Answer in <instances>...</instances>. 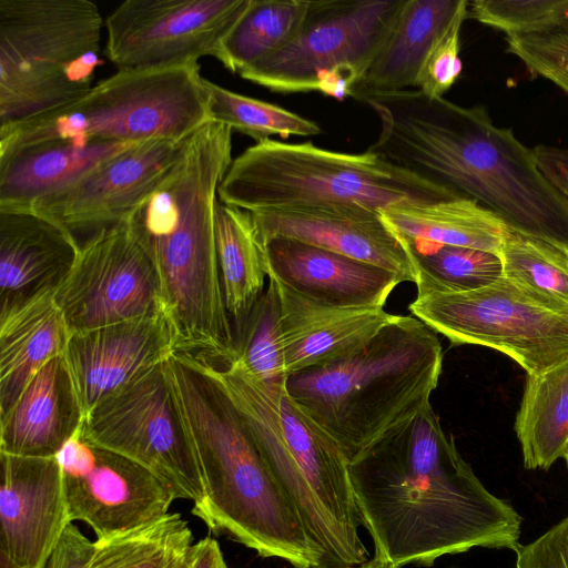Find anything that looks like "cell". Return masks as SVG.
I'll list each match as a JSON object with an SVG mask.
<instances>
[{"label": "cell", "instance_id": "cell-1", "mask_svg": "<svg viewBox=\"0 0 568 568\" xmlns=\"http://www.w3.org/2000/svg\"><path fill=\"white\" fill-rule=\"evenodd\" d=\"M349 477L375 555L400 568L520 545L521 516L483 485L430 404L351 462Z\"/></svg>", "mask_w": 568, "mask_h": 568}, {"label": "cell", "instance_id": "cell-2", "mask_svg": "<svg viewBox=\"0 0 568 568\" xmlns=\"http://www.w3.org/2000/svg\"><path fill=\"white\" fill-rule=\"evenodd\" d=\"M381 122L368 150L475 199L511 230L568 252V200L540 172L534 148L497 126L486 108L418 89L365 100Z\"/></svg>", "mask_w": 568, "mask_h": 568}, {"label": "cell", "instance_id": "cell-3", "mask_svg": "<svg viewBox=\"0 0 568 568\" xmlns=\"http://www.w3.org/2000/svg\"><path fill=\"white\" fill-rule=\"evenodd\" d=\"M232 131L213 121L196 130L169 174L125 221L155 266L175 353L220 368L236 358L215 243L217 191L233 161Z\"/></svg>", "mask_w": 568, "mask_h": 568}, {"label": "cell", "instance_id": "cell-4", "mask_svg": "<svg viewBox=\"0 0 568 568\" xmlns=\"http://www.w3.org/2000/svg\"><path fill=\"white\" fill-rule=\"evenodd\" d=\"M164 366L204 487V499L192 507V514L211 531L263 558H278L293 568H315L317 557L304 525L214 365L173 353Z\"/></svg>", "mask_w": 568, "mask_h": 568}, {"label": "cell", "instance_id": "cell-5", "mask_svg": "<svg viewBox=\"0 0 568 568\" xmlns=\"http://www.w3.org/2000/svg\"><path fill=\"white\" fill-rule=\"evenodd\" d=\"M215 371L295 507L317 557L315 568H356L368 560L349 462L336 442L295 403L286 382H258L234 362Z\"/></svg>", "mask_w": 568, "mask_h": 568}, {"label": "cell", "instance_id": "cell-6", "mask_svg": "<svg viewBox=\"0 0 568 568\" xmlns=\"http://www.w3.org/2000/svg\"><path fill=\"white\" fill-rule=\"evenodd\" d=\"M442 366L436 332L413 315H394L353 356L293 374L285 386L351 463L430 404Z\"/></svg>", "mask_w": 568, "mask_h": 568}, {"label": "cell", "instance_id": "cell-7", "mask_svg": "<svg viewBox=\"0 0 568 568\" xmlns=\"http://www.w3.org/2000/svg\"><path fill=\"white\" fill-rule=\"evenodd\" d=\"M460 195L371 150L351 154L274 139L233 159L217 191L220 202L248 212L328 204L386 211Z\"/></svg>", "mask_w": 568, "mask_h": 568}, {"label": "cell", "instance_id": "cell-8", "mask_svg": "<svg viewBox=\"0 0 568 568\" xmlns=\"http://www.w3.org/2000/svg\"><path fill=\"white\" fill-rule=\"evenodd\" d=\"M102 26L89 0H0V126L88 93L102 62Z\"/></svg>", "mask_w": 568, "mask_h": 568}, {"label": "cell", "instance_id": "cell-9", "mask_svg": "<svg viewBox=\"0 0 568 568\" xmlns=\"http://www.w3.org/2000/svg\"><path fill=\"white\" fill-rule=\"evenodd\" d=\"M207 121V91L197 62L118 70L63 108L0 126V155L49 140L181 142Z\"/></svg>", "mask_w": 568, "mask_h": 568}, {"label": "cell", "instance_id": "cell-10", "mask_svg": "<svg viewBox=\"0 0 568 568\" xmlns=\"http://www.w3.org/2000/svg\"><path fill=\"white\" fill-rule=\"evenodd\" d=\"M405 0L310 1L297 36L240 75L273 92L351 95L386 42Z\"/></svg>", "mask_w": 568, "mask_h": 568}, {"label": "cell", "instance_id": "cell-11", "mask_svg": "<svg viewBox=\"0 0 568 568\" xmlns=\"http://www.w3.org/2000/svg\"><path fill=\"white\" fill-rule=\"evenodd\" d=\"M408 310L453 345L493 348L527 375L568 359V313L542 305L505 276L475 291L416 297Z\"/></svg>", "mask_w": 568, "mask_h": 568}, {"label": "cell", "instance_id": "cell-12", "mask_svg": "<svg viewBox=\"0 0 568 568\" xmlns=\"http://www.w3.org/2000/svg\"><path fill=\"white\" fill-rule=\"evenodd\" d=\"M81 435L149 469L193 507L202 504L197 458L164 362L97 404L84 417Z\"/></svg>", "mask_w": 568, "mask_h": 568}, {"label": "cell", "instance_id": "cell-13", "mask_svg": "<svg viewBox=\"0 0 568 568\" xmlns=\"http://www.w3.org/2000/svg\"><path fill=\"white\" fill-rule=\"evenodd\" d=\"M250 0H126L106 18L105 54L118 70L163 69L216 57Z\"/></svg>", "mask_w": 568, "mask_h": 568}, {"label": "cell", "instance_id": "cell-14", "mask_svg": "<svg viewBox=\"0 0 568 568\" xmlns=\"http://www.w3.org/2000/svg\"><path fill=\"white\" fill-rule=\"evenodd\" d=\"M54 301L70 335L163 313L155 266L125 223L80 246Z\"/></svg>", "mask_w": 568, "mask_h": 568}, {"label": "cell", "instance_id": "cell-15", "mask_svg": "<svg viewBox=\"0 0 568 568\" xmlns=\"http://www.w3.org/2000/svg\"><path fill=\"white\" fill-rule=\"evenodd\" d=\"M81 427L55 456L72 523L87 524L97 539H103L169 514L178 497L165 481L138 463L84 439Z\"/></svg>", "mask_w": 568, "mask_h": 568}, {"label": "cell", "instance_id": "cell-16", "mask_svg": "<svg viewBox=\"0 0 568 568\" xmlns=\"http://www.w3.org/2000/svg\"><path fill=\"white\" fill-rule=\"evenodd\" d=\"M185 140H153L129 146L30 210L65 230L79 247L125 223L176 163Z\"/></svg>", "mask_w": 568, "mask_h": 568}, {"label": "cell", "instance_id": "cell-17", "mask_svg": "<svg viewBox=\"0 0 568 568\" xmlns=\"http://www.w3.org/2000/svg\"><path fill=\"white\" fill-rule=\"evenodd\" d=\"M0 551L20 568H43L72 523L54 457L0 453Z\"/></svg>", "mask_w": 568, "mask_h": 568}, {"label": "cell", "instance_id": "cell-18", "mask_svg": "<svg viewBox=\"0 0 568 568\" xmlns=\"http://www.w3.org/2000/svg\"><path fill=\"white\" fill-rule=\"evenodd\" d=\"M263 241L282 236L375 264L403 282L416 281L406 241L382 211L361 204H328L251 212Z\"/></svg>", "mask_w": 568, "mask_h": 568}, {"label": "cell", "instance_id": "cell-19", "mask_svg": "<svg viewBox=\"0 0 568 568\" xmlns=\"http://www.w3.org/2000/svg\"><path fill=\"white\" fill-rule=\"evenodd\" d=\"M173 353L171 329L160 312L72 334L63 356L85 417L101 400Z\"/></svg>", "mask_w": 568, "mask_h": 568}, {"label": "cell", "instance_id": "cell-20", "mask_svg": "<svg viewBox=\"0 0 568 568\" xmlns=\"http://www.w3.org/2000/svg\"><path fill=\"white\" fill-rule=\"evenodd\" d=\"M267 273L293 291L344 308L383 307L402 283L393 272L297 240L263 241Z\"/></svg>", "mask_w": 568, "mask_h": 568}, {"label": "cell", "instance_id": "cell-21", "mask_svg": "<svg viewBox=\"0 0 568 568\" xmlns=\"http://www.w3.org/2000/svg\"><path fill=\"white\" fill-rule=\"evenodd\" d=\"M275 282L287 377L353 356L394 317L383 307L331 306Z\"/></svg>", "mask_w": 568, "mask_h": 568}, {"label": "cell", "instance_id": "cell-22", "mask_svg": "<svg viewBox=\"0 0 568 568\" xmlns=\"http://www.w3.org/2000/svg\"><path fill=\"white\" fill-rule=\"evenodd\" d=\"M79 248L65 230L32 210L0 209V317L54 292Z\"/></svg>", "mask_w": 568, "mask_h": 568}, {"label": "cell", "instance_id": "cell-23", "mask_svg": "<svg viewBox=\"0 0 568 568\" xmlns=\"http://www.w3.org/2000/svg\"><path fill=\"white\" fill-rule=\"evenodd\" d=\"M84 415L63 355L50 359L0 416V453L54 457Z\"/></svg>", "mask_w": 568, "mask_h": 568}, {"label": "cell", "instance_id": "cell-24", "mask_svg": "<svg viewBox=\"0 0 568 568\" xmlns=\"http://www.w3.org/2000/svg\"><path fill=\"white\" fill-rule=\"evenodd\" d=\"M467 0H405L386 42L351 91L372 95L416 88L424 60Z\"/></svg>", "mask_w": 568, "mask_h": 568}, {"label": "cell", "instance_id": "cell-25", "mask_svg": "<svg viewBox=\"0 0 568 568\" xmlns=\"http://www.w3.org/2000/svg\"><path fill=\"white\" fill-rule=\"evenodd\" d=\"M131 145L49 140L0 155V209L30 210L40 197L67 186Z\"/></svg>", "mask_w": 568, "mask_h": 568}, {"label": "cell", "instance_id": "cell-26", "mask_svg": "<svg viewBox=\"0 0 568 568\" xmlns=\"http://www.w3.org/2000/svg\"><path fill=\"white\" fill-rule=\"evenodd\" d=\"M54 292L0 317V416L50 359L64 354L70 334Z\"/></svg>", "mask_w": 568, "mask_h": 568}, {"label": "cell", "instance_id": "cell-27", "mask_svg": "<svg viewBox=\"0 0 568 568\" xmlns=\"http://www.w3.org/2000/svg\"><path fill=\"white\" fill-rule=\"evenodd\" d=\"M215 243L235 346L268 278L264 242L251 212L217 201Z\"/></svg>", "mask_w": 568, "mask_h": 568}, {"label": "cell", "instance_id": "cell-28", "mask_svg": "<svg viewBox=\"0 0 568 568\" xmlns=\"http://www.w3.org/2000/svg\"><path fill=\"white\" fill-rule=\"evenodd\" d=\"M384 220L406 241L499 253L507 225L475 199L457 196L435 203L382 211Z\"/></svg>", "mask_w": 568, "mask_h": 568}, {"label": "cell", "instance_id": "cell-29", "mask_svg": "<svg viewBox=\"0 0 568 568\" xmlns=\"http://www.w3.org/2000/svg\"><path fill=\"white\" fill-rule=\"evenodd\" d=\"M515 430L524 466L548 469L568 448V359L527 375Z\"/></svg>", "mask_w": 568, "mask_h": 568}, {"label": "cell", "instance_id": "cell-30", "mask_svg": "<svg viewBox=\"0 0 568 568\" xmlns=\"http://www.w3.org/2000/svg\"><path fill=\"white\" fill-rule=\"evenodd\" d=\"M310 0H250L215 59L242 73L286 47L301 30Z\"/></svg>", "mask_w": 568, "mask_h": 568}, {"label": "cell", "instance_id": "cell-31", "mask_svg": "<svg viewBox=\"0 0 568 568\" xmlns=\"http://www.w3.org/2000/svg\"><path fill=\"white\" fill-rule=\"evenodd\" d=\"M192 540L187 521L178 513H169L93 541L87 568H180Z\"/></svg>", "mask_w": 568, "mask_h": 568}, {"label": "cell", "instance_id": "cell-32", "mask_svg": "<svg viewBox=\"0 0 568 568\" xmlns=\"http://www.w3.org/2000/svg\"><path fill=\"white\" fill-rule=\"evenodd\" d=\"M499 256L504 276L542 305L568 313V252L506 227Z\"/></svg>", "mask_w": 568, "mask_h": 568}, {"label": "cell", "instance_id": "cell-33", "mask_svg": "<svg viewBox=\"0 0 568 568\" xmlns=\"http://www.w3.org/2000/svg\"><path fill=\"white\" fill-rule=\"evenodd\" d=\"M406 243L416 270L417 297L475 291L504 276L503 262L497 253L450 245Z\"/></svg>", "mask_w": 568, "mask_h": 568}, {"label": "cell", "instance_id": "cell-34", "mask_svg": "<svg viewBox=\"0 0 568 568\" xmlns=\"http://www.w3.org/2000/svg\"><path fill=\"white\" fill-rule=\"evenodd\" d=\"M209 121L224 124L257 142L280 136L321 134L318 124L273 103L246 97L204 79Z\"/></svg>", "mask_w": 568, "mask_h": 568}, {"label": "cell", "instance_id": "cell-35", "mask_svg": "<svg viewBox=\"0 0 568 568\" xmlns=\"http://www.w3.org/2000/svg\"><path fill=\"white\" fill-rule=\"evenodd\" d=\"M234 363L248 376L262 383H285L287 379L281 304L276 282L272 276H268L266 288L236 341Z\"/></svg>", "mask_w": 568, "mask_h": 568}, {"label": "cell", "instance_id": "cell-36", "mask_svg": "<svg viewBox=\"0 0 568 568\" xmlns=\"http://www.w3.org/2000/svg\"><path fill=\"white\" fill-rule=\"evenodd\" d=\"M468 14L507 37L537 34L568 21V0H475Z\"/></svg>", "mask_w": 568, "mask_h": 568}, {"label": "cell", "instance_id": "cell-37", "mask_svg": "<svg viewBox=\"0 0 568 568\" xmlns=\"http://www.w3.org/2000/svg\"><path fill=\"white\" fill-rule=\"evenodd\" d=\"M506 51L535 77L568 94V21L547 32L506 38Z\"/></svg>", "mask_w": 568, "mask_h": 568}, {"label": "cell", "instance_id": "cell-38", "mask_svg": "<svg viewBox=\"0 0 568 568\" xmlns=\"http://www.w3.org/2000/svg\"><path fill=\"white\" fill-rule=\"evenodd\" d=\"M467 17L468 6L456 14L424 60L416 88L429 98H442L462 73L459 39L462 26Z\"/></svg>", "mask_w": 568, "mask_h": 568}, {"label": "cell", "instance_id": "cell-39", "mask_svg": "<svg viewBox=\"0 0 568 568\" xmlns=\"http://www.w3.org/2000/svg\"><path fill=\"white\" fill-rule=\"evenodd\" d=\"M515 551L516 568H568V516Z\"/></svg>", "mask_w": 568, "mask_h": 568}, {"label": "cell", "instance_id": "cell-40", "mask_svg": "<svg viewBox=\"0 0 568 568\" xmlns=\"http://www.w3.org/2000/svg\"><path fill=\"white\" fill-rule=\"evenodd\" d=\"M92 549L93 541L71 523L43 568H87Z\"/></svg>", "mask_w": 568, "mask_h": 568}, {"label": "cell", "instance_id": "cell-41", "mask_svg": "<svg viewBox=\"0 0 568 568\" xmlns=\"http://www.w3.org/2000/svg\"><path fill=\"white\" fill-rule=\"evenodd\" d=\"M534 152L540 172L568 200V146L538 144Z\"/></svg>", "mask_w": 568, "mask_h": 568}, {"label": "cell", "instance_id": "cell-42", "mask_svg": "<svg viewBox=\"0 0 568 568\" xmlns=\"http://www.w3.org/2000/svg\"><path fill=\"white\" fill-rule=\"evenodd\" d=\"M180 568H229L219 542L205 537L192 544Z\"/></svg>", "mask_w": 568, "mask_h": 568}, {"label": "cell", "instance_id": "cell-43", "mask_svg": "<svg viewBox=\"0 0 568 568\" xmlns=\"http://www.w3.org/2000/svg\"><path fill=\"white\" fill-rule=\"evenodd\" d=\"M356 568H400L388 559L374 555L372 559L366 560Z\"/></svg>", "mask_w": 568, "mask_h": 568}, {"label": "cell", "instance_id": "cell-44", "mask_svg": "<svg viewBox=\"0 0 568 568\" xmlns=\"http://www.w3.org/2000/svg\"><path fill=\"white\" fill-rule=\"evenodd\" d=\"M0 568H20L3 552L0 551Z\"/></svg>", "mask_w": 568, "mask_h": 568}, {"label": "cell", "instance_id": "cell-45", "mask_svg": "<svg viewBox=\"0 0 568 568\" xmlns=\"http://www.w3.org/2000/svg\"><path fill=\"white\" fill-rule=\"evenodd\" d=\"M564 459L566 460L567 467H568V448L566 450V454L564 456Z\"/></svg>", "mask_w": 568, "mask_h": 568}]
</instances>
